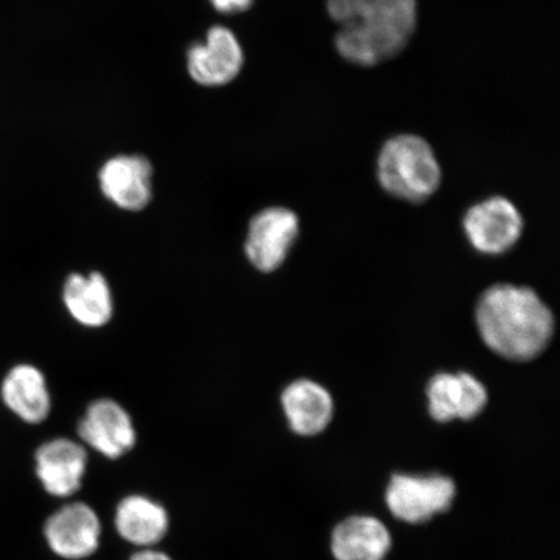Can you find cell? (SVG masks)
Masks as SVG:
<instances>
[{
  "label": "cell",
  "mask_w": 560,
  "mask_h": 560,
  "mask_svg": "<svg viewBox=\"0 0 560 560\" xmlns=\"http://www.w3.org/2000/svg\"><path fill=\"white\" fill-rule=\"evenodd\" d=\"M299 233L300 221L295 212L284 207L266 208L249 222L245 256L258 271H276L289 257Z\"/></svg>",
  "instance_id": "5b68a950"
},
{
  "label": "cell",
  "mask_w": 560,
  "mask_h": 560,
  "mask_svg": "<svg viewBox=\"0 0 560 560\" xmlns=\"http://www.w3.org/2000/svg\"><path fill=\"white\" fill-rule=\"evenodd\" d=\"M45 537L56 556L68 560L86 559L100 549L101 517L88 503H67L48 517Z\"/></svg>",
  "instance_id": "9c48e42d"
},
{
  "label": "cell",
  "mask_w": 560,
  "mask_h": 560,
  "mask_svg": "<svg viewBox=\"0 0 560 560\" xmlns=\"http://www.w3.org/2000/svg\"><path fill=\"white\" fill-rule=\"evenodd\" d=\"M77 431L83 446L109 459L125 457L137 444L136 425L129 412L110 398L91 402Z\"/></svg>",
  "instance_id": "52a82bcc"
},
{
  "label": "cell",
  "mask_w": 560,
  "mask_h": 560,
  "mask_svg": "<svg viewBox=\"0 0 560 560\" xmlns=\"http://www.w3.org/2000/svg\"><path fill=\"white\" fill-rule=\"evenodd\" d=\"M209 3L217 12L234 15V13L248 11L255 0H209Z\"/></svg>",
  "instance_id": "ac0fdd59"
},
{
  "label": "cell",
  "mask_w": 560,
  "mask_h": 560,
  "mask_svg": "<svg viewBox=\"0 0 560 560\" xmlns=\"http://www.w3.org/2000/svg\"><path fill=\"white\" fill-rule=\"evenodd\" d=\"M243 66L241 42L226 26L210 27L206 39L195 42L187 50L188 74L201 86L229 85L240 75Z\"/></svg>",
  "instance_id": "8992f818"
},
{
  "label": "cell",
  "mask_w": 560,
  "mask_h": 560,
  "mask_svg": "<svg viewBox=\"0 0 560 560\" xmlns=\"http://www.w3.org/2000/svg\"><path fill=\"white\" fill-rule=\"evenodd\" d=\"M464 229L476 250L495 256L505 254L521 240L523 219L513 202L494 196L468 209Z\"/></svg>",
  "instance_id": "ba28073f"
},
{
  "label": "cell",
  "mask_w": 560,
  "mask_h": 560,
  "mask_svg": "<svg viewBox=\"0 0 560 560\" xmlns=\"http://www.w3.org/2000/svg\"><path fill=\"white\" fill-rule=\"evenodd\" d=\"M427 400L431 417L440 423L471 420L486 409L488 392L471 374L440 373L427 385Z\"/></svg>",
  "instance_id": "7c38bea8"
},
{
  "label": "cell",
  "mask_w": 560,
  "mask_h": 560,
  "mask_svg": "<svg viewBox=\"0 0 560 560\" xmlns=\"http://www.w3.org/2000/svg\"><path fill=\"white\" fill-rule=\"evenodd\" d=\"M377 179L383 190L411 202L424 201L438 191L441 167L427 140L402 135L390 138L377 158Z\"/></svg>",
  "instance_id": "3957f363"
},
{
  "label": "cell",
  "mask_w": 560,
  "mask_h": 560,
  "mask_svg": "<svg viewBox=\"0 0 560 560\" xmlns=\"http://www.w3.org/2000/svg\"><path fill=\"white\" fill-rule=\"evenodd\" d=\"M62 303L70 317L86 328L108 325L115 313L110 285L100 271L70 275L62 287Z\"/></svg>",
  "instance_id": "4fadbf2b"
},
{
  "label": "cell",
  "mask_w": 560,
  "mask_h": 560,
  "mask_svg": "<svg viewBox=\"0 0 560 560\" xmlns=\"http://www.w3.org/2000/svg\"><path fill=\"white\" fill-rule=\"evenodd\" d=\"M390 548L387 525L374 516H349L332 530L331 551L336 560H384Z\"/></svg>",
  "instance_id": "2e32d148"
},
{
  "label": "cell",
  "mask_w": 560,
  "mask_h": 560,
  "mask_svg": "<svg viewBox=\"0 0 560 560\" xmlns=\"http://www.w3.org/2000/svg\"><path fill=\"white\" fill-rule=\"evenodd\" d=\"M327 12L338 25L336 50L362 67L395 58L417 26V0H327Z\"/></svg>",
  "instance_id": "6da1fadb"
},
{
  "label": "cell",
  "mask_w": 560,
  "mask_h": 560,
  "mask_svg": "<svg viewBox=\"0 0 560 560\" xmlns=\"http://www.w3.org/2000/svg\"><path fill=\"white\" fill-rule=\"evenodd\" d=\"M129 560H173L164 551H160L156 548L153 549H140L130 557Z\"/></svg>",
  "instance_id": "d6986e66"
},
{
  "label": "cell",
  "mask_w": 560,
  "mask_h": 560,
  "mask_svg": "<svg viewBox=\"0 0 560 560\" xmlns=\"http://www.w3.org/2000/svg\"><path fill=\"white\" fill-rule=\"evenodd\" d=\"M170 523L166 509L147 495L125 497L116 509L117 534L139 550L153 549L163 541L170 530Z\"/></svg>",
  "instance_id": "5bb4252c"
},
{
  "label": "cell",
  "mask_w": 560,
  "mask_h": 560,
  "mask_svg": "<svg viewBox=\"0 0 560 560\" xmlns=\"http://www.w3.org/2000/svg\"><path fill=\"white\" fill-rule=\"evenodd\" d=\"M476 325L487 347L511 361L540 355L555 335L549 306L527 287L495 284L482 293Z\"/></svg>",
  "instance_id": "7a4b0ae2"
},
{
  "label": "cell",
  "mask_w": 560,
  "mask_h": 560,
  "mask_svg": "<svg viewBox=\"0 0 560 560\" xmlns=\"http://www.w3.org/2000/svg\"><path fill=\"white\" fill-rule=\"evenodd\" d=\"M88 462L86 447L81 443L66 438L54 439L35 453V472L48 494L68 499L81 489Z\"/></svg>",
  "instance_id": "8fae6325"
},
{
  "label": "cell",
  "mask_w": 560,
  "mask_h": 560,
  "mask_svg": "<svg viewBox=\"0 0 560 560\" xmlns=\"http://www.w3.org/2000/svg\"><path fill=\"white\" fill-rule=\"evenodd\" d=\"M455 495L457 487L445 475L395 474L385 489V503L398 521L420 524L450 510Z\"/></svg>",
  "instance_id": "277c9868"
},
{
  "label": "cell",
  "mask_w": 560,
  "mask_h": 560,
  "mask_svg": "<svg viewBox=\"0 0 560 560\" xmlns=\"http://www.w3.org/2000/svg\"><path fill=\"white\" fill-rule=\"evenodd\" d=\"M3 401L13 415L30 424L44 422L51 412V395L42 371L32 365H18L5 376Z\"/></svg>",
  "instance_id": "e0dca14e"
},
{
  "label": "cell",
  "mask_w": 560,
  "mask_h": 560,
  "mask_svg": "<svg viewBox=\"0 0 560 560\" xmlns=\"http://www.w3.org/2000/svg\"><path fill=\"white\" fill-rule=\"evenodd\" d=\"M283 412L290 429L299 436L324 432L334 417V400L320 384L300 380L287 385L282 398Z\"/></svg>",
  "instance_id": "9a60e30c"
},
{
  "label": "cell",
  "mask_w": 560,
  "mask_h": 560,
  "mask_svg": "<svg viewBox=\"0 0 560 560\" xmlns=\"http://www.w3.org/2000/svg\"><path fill=\"white\" fill-rule=\"evenodd\" d=\"M97 179L104 198L126 212H139L152 200L153 167L143 156L112 158L101 167Z\"/></svg>",
  "instance_id": "30bf717a"
}]
</instances>
